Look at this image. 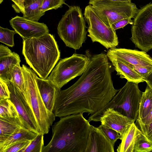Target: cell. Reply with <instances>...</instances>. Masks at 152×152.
<instances>
[{
	"mask_svg": "<svg viewBox=\"0 0 152 152\" xmlns=\"http://www.w3.org/2000/svg\"><path fill=\"white\" fill-rule=\"evenodd\" d=\"M106 54L107 57L118 58L132 65L152 68V58L144 51L114 48L109 49Z\"/></svg>",
	"mask_w": 152,
	"mask_h": 152,
	"instance_id": "obj_13",
	"label": "cell"
},
{
	"mask_svg": "<svg viewBox=\"0 0 152 152\" xmlns=\"http://www.w3.org/2000/svg\"><path fill=\"white\" fill-rule=\"evenodd\" d=\"M141 131L134 122H133L123 136L121 143L118 147V152H134L138 135Z\"/></svg>",
	"mask_w": 152,
	"mask_h": 152,
	"instance_id": "obj_19",
	"label": "cell"
},
{
	"mask_svg": "<svg viewBox=\"0 0 152 152\" xmlns=\"http://www.w3.org/2000/svg\"><path fill=\"white\" fill-rule=\"evenodd\" d=\"M65 4V0H43L41 7V12L45 13L48 10H56Z\"/></svg>",
	"mask_w": 152,
	"mask_h": 152,
	"instance_id": "obj_29",
	"label": "cell"
},
{
	"mask_svg": "<svg viewBox=\"0 0 152 152\" xmlns=\"http://www.w3.org/2000/svg\"><path fill=\"white\" fill-rule=\"evenodd\" d=\"M14 3L12 7L16 12H21L23 14L25 12L24 0H11Z\"/></svg>",
	"mask_w": 152,
	"mask_h": 152,
	"instance_id": "obj_36",
	"label": "cell"
},
{
	"mask_svg": "<svg viewBox=\"0 0 152 152\" xmlns=\"http://www.w3.org/2000/svg\"><path fill=\"white\" fill-rule=\"evenodd\" d=\"M98 127L105 134L114 146L117 140L120 139L121 140V136L115 130L107 128L101 124Z\"/></svg>",
	"mask_w": 152,
	"mask_h": 152,
	"instance_id": "obj_30",
	"label": "cell"
},
{
	"mask_svg": "<svg viewBox=\"0 0 152 152\" xmlns=\"http://www.w3.org/2000/svg\"><path fill=\"white\" fill-rule=\"evenodd\" d=\"M91 54L75 53L69 57L61 60L47 78L58 89L75 77L80 76L89 62Z\"/></svg>",
	"mask_w": 152,
	"mask_h": 152,
	"instance_id": "obj_7",
	"label": "cell"
},
{
	"mask_svg": "<svg viewBox=\"0 0 152 152\" xmlns=\"http://www.w3.org/2000/svg\"><path fill=\"white\" fill-rule=\"evenodd\" d=\"M133 23V20L131 18H125L115 22L112 25L111 27L114 30H116L121 28H123L128 24L132 25Z\"/></svg>",
	"mask_w": 152,
	"mask_h": 152,
	"instance_id": "obj_35",
	"label": "cell"
},
{
	"mask_svg": "<svg viewBox=\"0 0 152 152\" xmlns=\"http://www.w3.org/2000/svg\"><path fill=\"white\" fill-rule=\"evenodd\" d=\"M152 122V108L148 114L143 119L140 121L136 122L137 127L149 124Z\"/></svg>",
	"mask_w": 152,
	"mask_h": 152,
	"instance_id": "obj_37",
	"label": "cell"
},
{
	"mask_svg": "<svg viewBox=\"0 0 152 152\" xmlns=\"http://www.w3.org/2000/svg\"><path fill=\"white\" fill-rule=\"evenodd\" d=\"M142 92L138 83L127 81L112 99L103 108L91 115L88 121H99L107 109L111 108L135 121L137 119Z\"/></svg>",
	"mask_w": 152,
	"mask_h": 152,
	"instance_id": "obj_5",
	"label": "cell"
},
{
	"mask_svg": "<svg viewBox=\"0 0 152 152\" xmlns=\"http://www.w3.org/2000/svg\"><path fill=\"white\" fill-rule=\"evenodd\" d=\"M9 22L11 27L23 40L38 38L49 32L45 24L23 16L17 15L12 18Z\"/></svg>",
	"mask_w": 152,
	"mask_h": 152,
	"instance_id": "obj_12",
	"label": "cell"
},
{
	"mask_svg": "<svg viewBox=\"0 0 152 152\" xmlns=\"http://www.w3.org/2000/svg\"><path fill=\"white\" fill-rule=\"evenodd\" d=\"M84 14L88 25V36L93 42H99L107 49L115 48L118 45L115 30L101 20L91 5L86 7Z\"/></svg>",
	"mask_w": 152,
	"mask_h": 152,
	"instance_id": "obj_10",
	"label": "cell"
},
{
	"mask_svg": "<svg viewBox=\"0 0 152 152\" xmlns=\"http://www.w3.org/2000/svg\"><path fill=\"white\" fill-rule=\"evenodd\" d=\"M24 79L23 92L34 115L41 133H48L56 116L46 107L40 94L36 80L37 75L25 65L21 67Z\"/></svg>",
	"mask_w": 152,
	"mask_h": 152,
	"instance_id": "obj_4",
	"label": "cell"
},
{
	"mask_svg": "<svg viewBox=\"0 0 152 152\" xmlns=\"http://www.w3.org/2000/svg\"><path fill=\"white\" fill-rule=\"evenodd\" d=\"M24 127L23 122L20 116L16 118L0 117V142Z\"/></svg>",
	"mask_w": 152,
	"mask_h": 152,
	"instance_id": "obj_18",
	"label": "cell"
},
{
	"mask_svg": "<svg viewBox=\"0 0 152 152\" xmlns=\"http://www.w3.org/2000/svg\"><path fill=\"white\" fill-rule=\"evenodd\" d=\"M152 108V89L147 85L145 91L142 92L136 122H139L144 118Z\"/></svg>",
	"mask_w": 152,
	"mask_h": 152,
	"instance_id": "obj_22",
	"label": "cell"
},
{
	"mask_svg": "<svg viewBox=\"0 0 152 152\" xmlns=\"http://www.w3.org/2000/svg\"><path fill=\"white\" fill-rule=\"evenodd\" d=\"M10 92V99L15 104L19 116L23 122L25 127L37 134L41 133L33 111L24 92L13 82L4 80Z\"/></svg>",
	"mask_w": 152,
	"mask_h": 152,
	"instance_id": "obj_11",
	"label": "cell"
},
{
	"mask_svg": "<svg viewBox=\"0 0 152 152\" xmlns=\"http://www.w3.org/2000/svg\"><path fill=\"white\" fill-rule=\"evenodd\" d=\"M91 5L97 15L107 26L120 20L134 18L139 9L132 2H117L110 0H90Z\"/></svg>",
	"mask_w": 152,
	"mask_h": 152,
	"instance_id": "obj_8",
	"label": "cell"
},
{
	"mask_svg": "<svg viewBox=\"0 0 152 152\" xmlns=\"http://www.w3.org/2000/svg\"><path fill=\"white\" fill-rule=\"evenodd\" d=\"M13 52L8 47L1 44L0 45V59L11 54Z\"/></svg>",
	"mask_w": 152,
	"mask_h": 152,
	"instance_id": "obj_38",
	"label": "cell"
},
{
	"mask_svg": "<svg viewBox=\"0 0 152 152\" xmlns=\"http://www.w3.org/2000/svg\"><path fill=\"white\" fill-rule=\"evenodd\" d=\"M43 135L41 133L38 134L23 152H42L44 146Z\"/></svg>",
	"mask_w": 152,
	"mask_h": 152,
	"instance_id": "obj_27",
	"label": "cell"
},
{
	"mask_svg": "<svg viewBox=\"0 0 152 152\" xmlns=\"http://www.w3.org/2000/svg\"><path fill=\"white\" fill-rule=\"evenodd\" d=\"M37 0H24L25 6L29 5L34 3Z\"/></svg>",
	"mask_w": 152,
	"mask_h": 152,
	"instance_id": "obj_40",
	"label": "cell"
},
{
	"mask_svg": "<svg viewBox=\"0 0 152 152\" xmlns=\"http://www.w3.org/2000/svg\"><path fill=\"white\" fill-rule=\"evenodd\" d=\"M19 116L16 107L10 99L0 100V117L16 118Z\"/></svg>",
	"mask_w": 152,
	"mask_h": 152,
	"instance_id": "obj_24",
	"label": "cell"
},
{
	"mask_svg": "<svg viewBox=\"0 0 152 152\" xmlns=\"http://www.w3.org/2000/svg\"><path fill=\"white\" fill-rule=\"evenodd\" d=\"M22 54L27 63L43 79H46L59 59L60 52L54 37L49 33L23 40Z\"/></svg>",
	"mask_w": 152,
	"mask_h": 152,
	"instance_id": "obj_3",
	"label": "cell"
},
{
	"mask_svg": "<svg viewBox=\"0 0 152 152\" xmlns=\"http://www.w3.org/2000/svg\"><path fill=\"white\" fill-rule=\"evenodd\" d=\"M134 152H152V142L147 139L141 132L137 137Z\"/></svg>",
	"mask_w": 152,
	"mask_h": 152,
	"instance_id": "obj_25",
	"label": "cell"
},
{
	"mask_svg": "<svg viewBox=\"0 0 152 152\" xmlns=\"http://www.w3.org/2000/svg\"><path fill=\"white\" fill-rule=\"evenodd\" d=\"M131 31L130 39L136 47L146 52L152 49V3L139 10Z\"/></svg>",
	"mask_w": 152,
	"mask_h": 152,
	"instance_id": "obj_9",
	"label": "cell"
},
{
	"mask_svg": "<svg viewBox=\"0 0 152 152\" xmlns=\"http://www.w3.org/2000/svg\"><path fill=\"white\" fill-rule=\"evenodd\" d=\"M20 62L19 55L15 52L0 59V79L5 81L10 80L14 68Z\"/></svg>",
	"mask_w": 152,
	"mask_h": 152,
	"instance_id": "obj_21",
	"label": "cell"
},
{
	"mask_svg": "<svg viewBox=\"0 0 152 152\" xmlns=\"http://www.w3.org/2000/svg\"><path fill=\"white\" fill-rule=\"evenodd\" d=\"M144 81L152 89V72L145 79Z\"/></svg>",
	"mask_w": 152,
	"mask_h": 152,
	"instance_id": "obj_39",
	"label": "cell"
},
{
	"mask_svg": "<svg viewBox=\"0 0 152 152\" xmlns=\"http://www.w3.org/2000/svg\"><path fill=\"white\" fill-rule=\"evenodd\" d=\"M85 20L78 6H69L59 22L58 35L66 46L79 49L86 39Z\"/></svg>",
	"mask_w": 152,
	"mask_h": 152,
	"instance_id": "obj_6",
	"label": "cell"
},
{
	"mask_svg": "<svg viewBox=\"0 0 152 152\" xmlns=\"http://www.w3.org/2000/svg\"><path fill=\"white\" fill-rule=\"evenodd\" d=\"M38 134L23 127L0 142V152H4L5 150L16 142L23 140H31Z\"/></svg>",
	"mask_w": 152,
	"mask_h": 152,
	"instance_id": "obj_20",
	"label": "cell"
},
{
	"mask_svg": "<svg viewBox=\"0 0 152 152\" xmlns=\"http://www.w3.org/2000/svg\"><path fill=\"white\" fill-rule=\"evenodd\" d=\"M43 0H37L30 5L25 6L23 17L28 19L38 21L45 13L41 12Z\"/></svg>",
	"mask_w": 152,
	"mask_h": 152,
	"instance_id": "obj_23",
	"label": "cell"
},
{
	"mask_svg": "<svg viewBox=\"0 0 152 152\" xmlns=\"http://www.w3.org/2000/svg\"><path fill=\"white\" fill-rule=\"evenodd\" d=\"M22 91H24V79L21 67L18 63L14 68L11 75L10 80Z\"/></svg>",
	"mask_w": 152,
	"mask_h": 152,
	"instance_id": "obj_26",
	"label": "cell"
},
{
	"mask_svg": "<svg viewBox=\"0 0 152 152\" xmlns=\"http://www.w3.org/2000/svg\"><path fill=\"white\" fill-rule=\"evenodd\" d=\"M83 113L60 118L52 126V135L42 152H84L92 125Z\"/></svg>",
	"mask_w": 152,
	"mask_h": 152,
	"instance_id": "obj_2",
	"label": "cell"
},
{
	"mask_svg": "<svg viewBox=\"0 0 152 152\" xmlns=\"http://www.w3.org/2000/svg\"><path fill=\"white\" fill-rule=\"evenodd\" d=\"M112 1H117V2H131V0H110Z\"/></svg>",
	"mask_w": 152,
	"mask_h": 152,
	"instance_id": "obj_41",
	"label": "cell"
},
{
	"mask_svg": "<svg viewBox=\"0 0 152 152\" xmlns=\"http://www.w3.org/2000/svg\"><path fill=\"white\" fill-rule=\"evenodd\" d=\"M99 121L101 125L116 131L121 136L122 139L131 125L135 121L112 108H109L104 112Z\"/></svg>",
	"mask_w": 152,
	"mask_h": 152,
	"instance_id": "obj_14",
	"label": "cell"
},
{
	"mask_svg": "<svg viewBox=\"0 0 152 152\" xmlns=\"http://www.w3.org/2000/svg\"><path fill=\"white\" fill-rule=\"evenodd\" d=\"M0 100L10 99V92L6 82L0 79Z\"/></svg>",
	"mask_w": 152,
	"mask_h": 152,
	"instance_id": "obj_33",
	"label": "cell"
},
{
	"mask_svg": "<svg viewBox=\"0 0 152 152\" xmlns=\"http://www.w3.org/2000/svg\"><path fill=\"white\" fill-rule=\"evenodd\" d=\"M17 33L15 30L0 27V42L10 47L14 46V36Z\"/></svg>",
	"mask_w": 152,
	"mask_h": 152,
	"instance_id": "obj_28",
	"label": "cell"
},
{
	"mask_svg": "<svg viewBox=\"0 0 152 152\" xmlns=\"http://www.w3.org/2000/svg\"><path fill=\"white\" fill-rule=\"evenodd\" d=\"M31 141L23 140L16 142L5 150L4 152H23Z\"/></svg>",
	"mask_w": 152,
	"mask_h": 152,
	"instance_id": "obj_31",
	"label": "cell"
},
{
	"mask_svg": "<svg viewBox=\"0 0 152 152\" xmlns=\"http://www.w3.org/2000/svg\"><path fill=\"white\" fill-rule=\"evenodd\" d=\"M126 63L134 69L138 74L143 78L144 80L152 72V68H148Z\"/></svg>",
	"mask_w": 152,
	"mask_h": 152,
	"instance_id": "obj_32",
	"label": "cell"
},
{
	"mask_svg": "<svg viewBox=\"0 0 152 152\" xmlns=\"http://www.w3.org/2000/svg\"><path fill=\"white\" fill-rule=\"evenodd\" d=\"M108 59L104 52L91 54L78 80L67 89L58 91L53 111L56 117L84 113L92 115L112 99L119 89L113 86Z\"/></svg>",
	"mask_w": 152,
	"mask_h": 152,
	"instance_id": "obj_1",
	"label": "cell"
},
{
	"mask_svg": "<svg viewBox=\"0 0 152 152\" xmlns=\"http://www.w3.org/2000/svg\"><path fill=\"white\" fill-rule=\"evenodd\" d=\"M3 0H0V3L1 4L3 1Z\"/></svg>",
	"mask_w": 152,
	"mask_h": 152,
	"instance_id": "obj_42",
	"label": "cell"
},
{
	"mask_svg": "<svg viewBox=\"0 0 152 152\" xmlns=\"http://www.w3.org/2000/svg\"><path fill=\"white\" fill-rule=\"evenodd\" d=\"M113 65L117 75L121 78H125L127 81L137 83L145 81L143 78L133 68L123 61L118 58L108 57Z\"/></svg>",
	"mask_w": 152,
	"mask_h": 152,
	"instance_id": "obj_17",
	"label": "cell"
},
{
	"mask_svg": "<svg viewBox=\"0 0 152 152\" xmlns=\"http://www.w3.org/2000/svg\"><path fill=\"white\" fill-rule=\"evenodd\" d=\"M114 145L98 127L92 126L84 152H114Z\"/></svg>",
	"mask_w": 152,
	"mask_h": 152,
	"instance_id": "obj_15",
	"label": "cell"
},
{
	"mask_svg": "<svg viewBox=\"0 0 152 152\" xmlns=\"http://www.w3.org/2000/svg\"><path fill=\"white\" fill-rule=\"evenodd\" d=\"M35 79L40 94L46 107L49 111L53 112L56 95L59 89L47 79H43L37 76Z\"/></svg>",
	"mask_w": 152,
	"mask_h": 152,
	"instance_id": "obj_16",
	"label": "cell"
},
{
	"mask_svg": "<svg viewBox=\"0 0 152 152\" xmlns=\"http://www.w3.org/2000/svg\"><path fill=\"white\" fill-rule=\"evenodd\" d=\"M137 127L147 139L152 142V122L148 124Z\"/></svg>",
	"mask_w": 152,
	"mask_h": 152,
	"instance_id": "obj_34",
	"label": "cell"
}]
</instances>
